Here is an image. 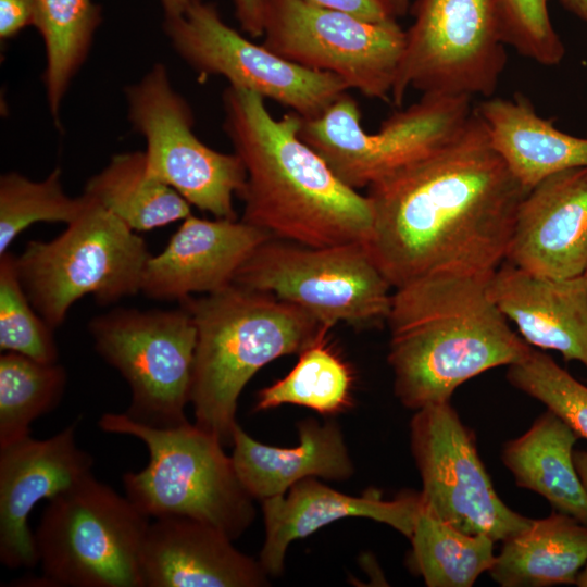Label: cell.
<instances>
[{"label":"cell","instance_id":"6da1fadb","mask_svg":"<svg viewBox=\"0 0 587 587\" xmlns=\"http://www.w3.org/2000/svg\"><path fill=\"white\" fill-rule=\"evenodd\" d=\"M527 192L473 111L447 145L367 187L366 247L394 289L438 273L489 278L505 261Z\"/></svg>","mask_w":587,"mask_h":587},{"label":"cell","instance_id":"7a4b0ae2","mask_svg":"<svg viewBox=\"0 0 587 587\" xmlns=\"http://www.w3.org/2000/svg\"><path fill=\"white\" fill-rule=\"evenodd\" d=\"M222 103L223 129L247 173L242 221L310 247L369 241L370 199L340 180L300 138V115L291 111L275 118L262 96L232 86Z\"/></svg>","mask_w":587,"mask_h":587},{"label":"cell","instance_id":"3957f363","mask_svg":"<svg viewBox=\"0 0 587 587\" xmlns=\"http://www.w3.org/2000/svg\"><path fill=\"white\" fill-rule=\"evenodd\" d=\"M489 278L438 273L395 289L388 362L408 409L450 401L466 380L530 351L488 296Z\"/></svg>","mask_w":587,"mask_h":587},{"label":"cell","instance_id":"277c9868","mask_svg":"<svg viewBox=\"0 0 587 587\" xmlns=\"http://www.w3.org/2000/svg\"><path fill=\"white\" fill-rule=\"evenodd\" d=\"M180 304L197 329L195 424L224 447L233 445L238 398L252 376L273 360L300 353L327 327L294 304L235 283Z\"/></svg>","mask_w":587,"mask_h":587},{"label":"cell","instance_id":"5b68a950","mask_svg":"<svg viewBox=\"0 0 587 587\" xmlns=\"http://www.w3.org/2000/svg\"><path fill=\"white\" fill-rule=\"evenodd\" d=\"M99 427L133 436L149 451V462L123 475L125 496L148 517H188L237 539L254 520L253 498L240 483L222 442L185 423L154 427L126 413H104Z\"/></svg>","mask_w":587,"mask_h":587},{"label":"cell","instance_id":"8992f818","mask_svg":"<svg viewBox=\"0 0 587 587\" xmlns=\"http://www.w3.org/2000/svg\"><path fill=\"white\" fill-rule=\"evenodd\" d=\"M150 517L93 474L49 500L34 533L45 586L143 587Z\"/></svg>","mask_w":587,"mask_h":587},{"label":"cell","instance_id":"52a82bcc","mask_svg":"<svg viewBox=\"0 0 587 587\" xmlns=\"http://www.w3.org/2000/svg\"><path fill=\"white\" fill-rule=\"evenodd\" d=\"M149 258L145 239L91 198L58 237L28 241L16 267L30 303L55 329L85 296L108 305L141 291Z\"/></svg>","mask_w":587,"mask_h":587},{"label":"cell","instance_id":"ba28073f","mask_svg":"<svg viewBox=\"0 0 587 587\" xmlns=\"http://www.w3.org/2000/svg\"><path fill=\"white\" fill-rule=\"evenodd\" d=\"M233 283L294 304L327 328L339 322L375 325L391 307L392 287L362 242L310 247L271 238Z\"/></svg>","mask_w":587,"mask_h":587},{"label":"cell","instance_id":"9c48e42d","mask_svg":"<svg viewBox=\"0 0 587 587\" xmlns=\"http://www.w3.org/2000/svg\"><path fill=\"white\" fill-rule=\"evenodd\" d=\"M473 111L470 97L422 95L377 132L367 133L357 101L346 91L321 114L301 117L299 136L340 180L358 190L447 145Z\"/></svg>","mask_w":587,"mask_h":587},{"label":"cell","instance_id":"30bf717a","mask_svg":"<svg viewBox=\"0 0 587 587\" xmlns=\"http://www.w3.org/2000/svg\"><path fill=\"white\" fill-rule=\"evenodd\" d=\"M391 101L422 95L492 97L507 64L498 0H416Z\"/></svg>","mask_w":587,"mask_h":587},{"label":"cell","instance_id":"8fae6325","mask_svg":"<svg viewBox=\"0 0 587 587\" xmlns=\"http://www.w3.org/2000/svg\"><path fill=\"white\" fill-rule=\"evenodd\" d=\"M95 349L127 382L133 420L173 427L188 423L197 329L190 312L117 308L90 320Z\"/></svg>","mask_w":587,"mask_h":587},{"label":"cell","instance_id":"7c38bea8","mask_svg":"<svg viewBox=\"0 0 587 587\" xmlns=\"http://www.w3.org/2000/svg\"><path fill=\"white\" fill-rule=\"evenodd\" d=\"M263 43L302 67L332 73L365 97H391L405 30L305 0H261Z\"/></svg>","mask_w":587,"mask_h":587},{"label":"cell","instance_id":"4fadbf2b","mask_svg":"<svg viewBox=\"0 0 587 587\" xmlns=\"http://www.w3.org/2000/svg\"><path fill=\"white\" fill-rule=\"evenodd\" d=\"M125 93L128 121L146 140L148 174L190 205L216 218L237 220L234 197L246 186L245 165L235 152L216 151L193 133L191 108L164 64H154Z\"/></svg>","mask_w":587,"mask_h":587},{"label":"cell","instance_id":"5bb4252c","mask_svg":"<svg viewBox=\"0 0 587 587\" xmlns=\"http://www.w3.org/2000/svg\"><path fill=\"white\" fill-rule=\"evenodd\" d=\"M164 32L176 53L202 77L222 76L291 109L303 118L321 114L349 90L338 76L302 67L229 27L204 1L183 15L165 17Z\"/></svg>","mask_w":587,"mask_h":587},{"label":"cell","instance_id":"9a60e30c","mask_svg":"<svg viewBox=\"0 0 587 587\" xmlns=\"http://www.w3.org/2000/svg\"><path fill=\"white\" fill-rule=\"evenodd\" d=\"M410 442L422 479L423 503L441 520L494 541L516 535L533 521L500 499L474 433L450 401L416 410L410 423Z\"/></svg>","mask_w":587,"mask_h":587},{"label":"cell","instance_id":"2e32d148","mask_svg":"<svg viewBox=\"0 0 587 587\" xmlns=\"http://www.w3.org/2000/svg\"><path fill=\"white\" fill-rule=\"evenodd\" d=\"M93 458L76 442V424L47 439L30 435L0 448V560L9 569L38 564L28 516L92 475Z\"/></svg>","mask_w":587,"mask_h":587},{"label":"cell","instance_id":"e0dca14e","mask_svg":"<svg viewBox=\"0 0 587 587\" xmlns=\"http://www.w3.org/2000/svg\"><path fill=\"white\" fill-rule=\"evenodd\" d=\"M505 261L564 279L587 266V167L553 174L530 188L514 220Z\"/></svg>","mask_w":587,"mask_h":587},{"label":"cell","instance_id":"ac0fdd59","mask_svg":"<svg viewBox=\"0 0 587 587\" xmlns=\"http://www.w3.org/2000/svg\"><path fill=\"white\" fill-rule=\"evenodd\" d=\"M273 238L245 221L183 220L162 252L149 258L141 292L157 300L187 299L212 294L234 282L239 267L263 242Z\"/></svg>","mask_w":587,"mask_h":587},{"label":"cell","instance_id":"d6986e66","mask_svg":"<svg viewBox=\"0 0 587 587\" xmlns=\"http://www.w3.org/2000/svg\"><path fill=\"white\" fill-rule=\"evenodd\" d=\"M422 502L421 492L405 491L386 500L373 489L351 496L315 477L304 478L286 494L262 500L265 540L259 561L268 575H280L290 542L345 517L371 519L410 539Z\"/></svg>","mask_w":587,"mask_h":587},{"label":"cell","instance_id":"ffe728a7","mask_svg":"<svg viewBox=\"0 0 587 587\" xmlns=\"http://www.w3.org/2000/svg\"><path fill=\"white\" fill-rule=\"evenodd\" d=\"M143 587H262L260 561L237 550L226 534L188 517L150 522L141 558Z\"/></svg>","mask_w":587,"mask_h":587},{"label":"cell","instance_id":"44dd1931","mask_svg":"<svg viewBox=\"0 0 587 587\" xmlns=\"http://www.w3.org/2000/svg\"><path fill=\"white\" fill-rule=\"evenodd\" d=\"M487 292L528 345L557 350L587 370V289L582 275L550 278L504 261L488 279Z\"/></svg>","mask_w":587,"mask_h":587},{"label":"cell","instance_id":"7402d4cb","mask_svg":"<svg viewBox=\"0 0 587 587\" xmlns=\"http://www.w3.org/2000/svg\"><path fill=\"white\" fill-rule=\"evenodd\" d=\"M299 442L292 448L264 445L237 423L233 433L232 461L236 474L253 499L286 494L309 477L346 480L354 466L340 427L335 421L307 419L298 424Z\"/></svg>","mask_w":587,"mask_h":587},{"label":"cell","instance_id":"603a6c76","mask_svg":"<svg viewBox=\"0 0 587 587\" xmlns=\"http://www.w3.org/2000/svg\"><path fill=\"white\" fill-rule=\"evenodd\" d=\"M474 111L492 149L527 190L559 172L587 167V136L560 130L522 93L486 98Z\"/></svg>","mask_w":587,"mask_h":587},{"label":"cell","instance_id":"cb8c5ba5","mask_svg":"<svg viewBox=\"0 0 587 587\" xmlns=\"http://www.w3.org/2000/svg\"><path fill=\"white\" fill-rule=\"evenodd\" d=\"M578 438L547 409L523 435L503 445L501 460L519 487L538 494L554 511L587 525V492L573 460Z\"/></svg>","mask_w":587,"mask_h":587},{"label":"cell","instance_id":"d4e9b609","mask_svg":"<svg viewBox=\"0 0 587 587\" xmlns=\"http://www.w3.org/2000/svg\"><path fill=\"white\" fill-rule=\"evenodd\" d=\"M502 542L488 571L502 587L575 585L587 561V525L557 511Z\"/></svg>","mask_w":587,"mask_h":587},{"label":"cell","instance_id":"484cf974","mask_svg":"<svg viewBox=\"0 0 587 587\" xmlns=\"http://www.w3.org/2000/svg\"><path fill=\"white\" fill-rule=\"evenodd\" d=\"M103 208L135 232H146L191 215L177 191L148 174L145 151L114 154L84 188Z\"/></svg>","mask_w":587,"mask_h":587},{"label":"cell","instance_id":"4316f807","mask_svg":"<svg viewBox=\"0 0 587 587\" xmlns=\"http://www.w3.org/2000/svg\"><path fill=\"white\" fill-rule=\"evenodd\" d=\"M36 5L35 27L46 51V98L58 123L62 101L86 61L101 24V7L95 0H36Z\"/></svg>","mask_w":587,"mask_h":587},{"label":"cell","instance_id":"83f0119b","mask_svg":"<svg viewBox=\"0 0 587 587\" xmlns=\"http://www.w3.org/2000/svg\"><path fill=\"white\" fill-rule=\"evenodd\" d=\"M410 540V565L428 587H471L496 558L491 538L458 529L423 502Z\"/></svg>","mask_w":587,"mask_h":587},{"label":"cell","instance_id":"f1b7e54d","mask_svg":"<svg viewBox=\"0 0 587 587\" xmlns=\"http://www.w3.org/2000/svg\"><path fill=\"white\" fill-rule=\"evenodd\" d=\"M327 332L323 328L299 353L298 362L285 377L259 391L258 411L289 403L333 415L351 407L353 373L327 344Z\"/></svg>","mask_w":587,"mask_h":587},{"label":"cell","instance_id":"f546056e","mask_svg":"<svg viewBox=\"0 0 587 587\" xmlns=\"http://www.w3.org/2000/svg\"><path fill=\"white\" fill-rule=\"evenodd\" d=\"M67 382L58 362L16 352L0 355V448L30 435V424L60 402Z\"/></svg>","mask_w":587,"mask_h":587},{"label":"cell","instance_id":"4dcf8cb0","mask_svg":"<svg viewBox=\"0 0 587 587\" xmlns=\"http://www.w3.org/2000/svg\"><path fill=\"white\" fill-rule=\"evenodd\" d=\"M91 198L71 197L55 167L43 180L35 182L17 172L0 177V254L28 226L38 222L70 224L88 208Z\"/></svg>","mask_w":587,"mask_h":587},{"label":"cell","instance_id":"1f68e13d","mask_svg":"<svg viewBox=\"0 0 587 587\" xmlns=\"http://www.w3.org/2000/svg\"><path fill=\"white\" fill-rule=\"evenodd\" d=\"M53 330L30 303L18 277L16 257L0 254V349L37 361L58 362Z\"/></svg>","mask_w":587,"mask_h":587},{"label":"cell","instance_id":"d6a6232c","mask_svg":"<svg viewBox=\"0 0 587 587\" xmlns=\"http://www.w3.org/2000/svg\"><path fill=\"white\" fill-rule=\"evenodd\" d=\"M509 383L544 403L578 436L587 439V386L551 357L534 348L509 365Z\"/></svg>","mask_w":587,"mask_h":587},{"label":"cell","instance_id":"836d02e7","mask_svg":"<svg viewBox=\"0 0 587 587\" xmlns=\"http://www.w3.org/2000/svg\"><path fill=\"white\" fill-rule=\"evenodd\" d=\"M504 41L521 55L544 66H555L565 57L554 29L549 0H498Z\"/></svg>","mask_w":587,"mask_h":587},{"label":"cell","instance_id":"e575fe53","mask_svg":"<svg viewBox=\"0 0 587 587\" xmlns=\"http://www.w3.org/2000/svg\"><path fill=\"white\" fill-rule=\"evenodd\" d=\"M315 5L341 11L365 21L384 23L396 21L391 0H305Z\"/></svg>","mask_w":587,"mask_h":587},{"label":"cell","instance_id":"d590c367","mask_svg":"<svg viewBox=\"0 0 587 587\" xmlns=\"http://www.w3.org/2000/svg\"><path fill=\"white\" fill-rule=\"evenodd\" d=\"M36 0H0V40L15 38L23 29L35 26Z\"/></svg>","mask_w":587,"mask_h":587},{"label":"cell","instance_id":"8d00e7d4","mask_svg":"<svg viewBox=\"0 0 587 587\" xmlns=\"http://www.w3.org/2000/svg\"><path fill=\"white\" fill-rule=\"evenodd\" d=\"M241 28L252 37L263 36L261 0H234Z\"/></svg>","mask_w":587,"mask_h":587},{"label":"cell","instance_id":"74e56055","mask_svg":"<svg viewBox=\"0 0 587 587\" xmlns=\"http://www.w3.org/2000/svg\"><path fill=\"white\" fill-rule=\"evenodd\" d=\"M203 0H160L165 17H176L183 15L191 7Z\"/></svg>","mask_w":587,"mask_h":587},{"label":"cell","instance_id":"f35d334b","mask_svg":"<svg viewBox=\"0 0 587 587\" xmlns=\"http://www.w3.org/2000/svg\"><path fill=\"white\" fill-rule=\"evenodd\" d=\"M573 460L579 479L587 492V450H574Z\"/></svg>","mask_w":587,"mask_h":587},{"label":"cell","instance_id":"ab89813d","mask_svg":"<svg viewBox=\"0 0 587 587\" xmlns=\"http://www.w3.org/2000/svg\"><path fill=\"white\" fill-rule=\"evenodd\" d=\"M560 2L587 24V0H560Z\"/></svg>","mask_w":587,"mask_h":587},{"label":"cell","instance_id":"60d3db41","mask_svg":"<svg viewBox=\"0 0 587 587\" xmlns=\"http://www.w3.org/2000/svg\"><path fill=\"white\" fill-rule=\"evenodd\" d=\"M575 585L578 587H587V561L582 567V570L579 571L576 577Z\"/></svg>","mask_w":587,"mask_h":587},{"label":"cell","instance_id":"b9f144b4","mask_svg":"<svg viewBox=\"0 0 587 587\" xmlns=\"http://www.w3.org/2000/svg\"><path fill=\"white\" fill-rule=\"evenodd\" d=\"M394 7H395V10L397 12V15H403L407 10H408V5H409V0H391Z\"/></svg>","mask_w":587,"mask_h":587},{"label":"cell","instance_id":"7bdbcfd3","mask_svg":"<svg viewBox=\"0 0 587 587\" xmlns=\"http://www.w3.org/2000/svg\"><path fill=\"white\" fill-rule=\"evenodd\" d=\"M582 276H583L584 280H585V285H586V289H587V266H586V268H585Z\"/></svg>","mask_w":587,"mask_h":587}]
</instances>
